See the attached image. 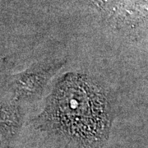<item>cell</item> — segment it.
<instances>
[{"instance_id":"6da1fadb","label":"cell","mask_w":148,"mask_h":148,"mask_svg":"<svg viewBox=\"0 0 148 148\" xmlns=\"http://www.w3.org/2000/svg\"><path fill=\"white\" fill-rule=\"evenodd\" d=\"M113 119L106 87L86 74L69 73L55 85L35 126L70 148H107Z\"/></svg>"},{"instance_id":"7a4b0ae2","label":"cell","mask_w":148,"mask_h":148,"mask_svg":"<svg viewBox=\"0 0 148 148\" xmlns=\"http://www.w3.org/2000/svg\"><path fill=\"white\" fill-rule=\"evenodd\" d=\"M63 65L62 61H41L32 64L22 72L9 76L7 86L13 101L19 103L36 100Z\"/></svg>"},{"instance_id":"3957f363","label":"cell","mask_w":148,"mask_h":148,"mask_svg":"<svg viewBox=\"0 0 148 148\" xmlns=\"http://www.w3.org/2000/svg\"><path fill=\"white\" fill-rule=\"evenodd\" d=\"M23 114L18 102H2L1 106V139L3 143H9L20 130Z\"/></svg>"}]
</instances>
